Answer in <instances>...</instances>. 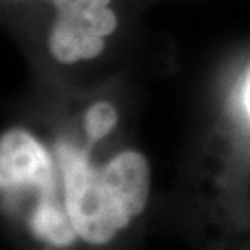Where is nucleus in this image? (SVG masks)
I'll return each mask as SVG.
<instances>
[{
    "label": "nucleus",
    "instance_id": "20e7f679",
    "mask_svg": "<svg viewBox=\"0 0 250 250\" xmlns=\"http://www.w3.org/2000/svg\"><path fill=\"white\" fill-rule=\"evenodd\" d=\"M102 178L130 217L139 215L150 191V169L139 152H123L102 169Z\"/></svg>",
    "mask_w": 250,
    "mask_h": 250
},
{
    "label": "nucleus",
    "instance_id": "7ed1b4c3",
    "mask_svg": "<svg viewBox=\"0 0 250 250\" xmlns=\"http://www.w3.org/2000/svg\"><path fill=\"white\" fill-rule=\"evenodd\" d=\"M56 178L46 150L24 130H9L0 139V186L4 193L34 191L41 200L56 198Z\"/></svg>",
    "mask_w": 250,
    "mask_h": 250
},
{
    "label": "nucleus",
    "instance_id": "f03ea898",
    "mask_svg": "<svg viewBox=\"0 0 250 250\" xmlns=\"http://www.w3.org/2000/svg\"><path fill=\"white\" fill-rule=\"evenodd\" d=\"M111 0H52L56 6L48 48L62 63L93 60L104 50V37L117 28V17L107 8Z\"/></svg>",
    "mask_w": 250,
    "mask_h": 250
},
{
    "label": "nucleus",
    "instance_id": "39448f33",
    "mask_svg": "<svg viewBox=\"0 0 250 250\" xmlns=\"http://www.w3.org/2000/svg\"><path fill=\"white\" fill-rule=\"evenodd\" d=\"M30 226L37 239L58 249L71 247L78 237V232L67 213L65 204L60 206L56 198L37 202L36 209L30 217Z\"/></svg>",
    "mask_w": 250,
    "mask_h": 250
},
{
    "label": "nucleus",
    "instance_id": "f257e3e1",
    "mask_svg": "<svg viewBox=\"0 0 250 250\" xmlns=\"http://www.w3.org/2000/svg\"><path fill=\"white\" fill-rule=\"evenodd\" d=\"M56 154L63 172V204L78 235L95 245L113 239L132 217L107 189L102 170L95 169L89 156L71 143H60Z\"/></svg>",
    "mask_w": 250,
    "mask_h": 250
},
{
    "label": "nucleus",
    "instance_id": "0eeeda50",
    "mask_svg": "<svg viewBox=\"0 0 250 250\" xmlns=\"http://www.w3.org/2000/svg\"><path fill=\"white\" fill-rule=\"evenodd\" d=\"M243 104H245V109L250 117V67L247 74H245V85H243Z\"/></svg>",
    "mask_w": 250,
    "mask_h": 250
},
{
    "label": "nucleus",
    "instance_id": "423d86ee",
    "mask_svg": "<svg viewBox=\"0 0 250 250\" xmlns=\"http://www.w3.org/2000/svg\"><path fill=\"white\" fill-rule=\"evenodd\" d=\"M117 125L115 107L107 102L93 104L85 113V134L91 143H97L106 137Z\"/></svg>",
    "mask_w": 250,
    "mask_h": 250
}]
</instances>
